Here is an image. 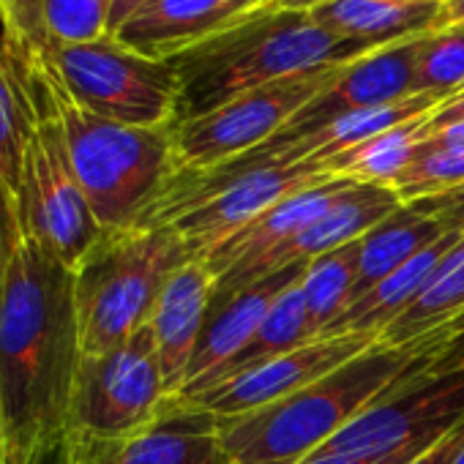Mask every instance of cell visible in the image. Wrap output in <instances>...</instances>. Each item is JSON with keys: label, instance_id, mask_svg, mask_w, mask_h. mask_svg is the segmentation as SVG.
Wrapping results in <instances>:
<instances>
[{"label": "cell", "instance_id": "cell-1", "mask_svg": "<svg viewBox=\"0 0 464 464\" xmlns=\"http://www.w3.org/2000/svg\"><path fill=\"white\" fill-rule=\"evenodd\" d=\"M80 355L74 271L25 241L0 290L4 464H42L63 448Z\"/></svg>", "mask_w": 464, "mask_h": 464}, {"label": "cell", "instance_id": "cell-2", "mask_svg": "<svg viewBox=\"0 0 464 464\" xmlns=\"http://www.w3.org/2000/svg\"><path fill=\"white\" fill-rule=\"evenodd\" d=\"M374 50L380 47L331 34L309 12L268 6L169 61L178 74L175 123L199 118L255 88L334 69Z\"/></svg>", "mask_w": 464, "mask_h": 464}, {"label": "cell", "instance_id": "cell-3", "mask_svg": "<svg viewBox=\"0 0 464 464\" xmlns=\"http://www.w3.org/2000/svg\"><path fill=\"white\" fill-rule=\"evenodd\" d=\"M420 358V342L374 344L309 388L260 410L218 418L232 464H301Z\"/></svg>", "mask_w": 464, "mask_h": 464}, {"label": "cell", "instance_id": "cell-4", "mask_svg": "<svg viewBox=\"0 0 464 464\" xmlns=\"http://www.w3.org/2000/svg\"><path fill=\"white\" fill-rule=\"evenodd\" d=\"M194 260L169 224L104 229L74 268L82 355L107 353L150 323L167 279Z\"/></svg>", "mask_w": 464, "mask_h": 464}, {"label": "cell", "instance_id": "cell-5", "mask_svg": "<svg viewBox=\"0 0 464 464\" xmlns=\"http://www.w3.org/2000/svg\"><path fill=\"white\" fill-rule=\"evenodd\" d=\"M47 53L31 50L47 77L55 112L63 123L69 159L91 210L102 229L131 227L178 172L172 126H123L80 110L55 82Z\"/></svg>", "mask_w": 464, "mask_h": 464}, {"label": "cell", "instance_id": "cell-6", "mask_svg": "<svg viewBox=\"0 0 464 464\" xmlns=\"http://www.w3.org/2000/svg\"><path fill=\"white\" fill-rule=\"evenodd\" d=\"M28 69L39 99V121L25 150L20 183L25 241L39 244L44 252L74 271L91 246L102 238L104 229L96 221L91 202L77 180L63 123L55 112L47 77L34 55H28Z\"/></svg>", "mask_w": 464, "mask_h": 464}, {"label": "cell", "instance_id": "cell-7", "mask_svg": "<svg viewBox=\"0 0 464 464\" xmlns=\"http://www.w3.org/2000/svg\"><path fill=\"white\" fill-rule=\"evenodd\" d=\"M328 178L334 175L314 161L257 167L216 183H186L172 175L134 224H169L183 238L188 255L205 260L271 205Z\"/></svg>", "mask_w": 464, "mask_h": 464}, {"label": "cell", "instance_id": "cell-8", "mask_svg": "<svg viewBox=\"0 0 464 464\" xmlns=\"http://www.w3.org/2000/svg\"><path fill=\"white\" fill-rule=\"evenodd\" d=\"M47 66L61 91L85 112L142 129L172 126L178 115V74L169 61H153L102 36L47 53Z\"/></svg>", "mask_w": 464, "mask_h": 464}, {"label": "cell", "instance_id": "cell-9", "mask_svg": "<svg viewBox=\"0 0 464 464\" xmlns=\"http://www.w3.org/2000/svg\"><path fill=\"white\" fill-rule=\"evenodd\" d=\"M423 355L393 380L366 410L312 456L342 453L391 459L423 453L464 423V369L423 374Z\"/></svg>", "mask_w": 464, "mask_h": 464}, {"label": "cell", "instance_id": "cell-10", "mask_svg": "<svg viewBox=\"0 0 464 464\" xmlns=\"http://www.w3.org/2000/svg\"><path fill=\"white\" fill-rule=\"evenodd\" d=\"M164 399L156 339L145 325L107 353L80 355L63 442L131 434L159 412Z\"/></svg>", "mask_w": 464, "mask_h": 464}, {"label": "cell", "instance_id": "cell-11", "mask_svg": "<svg viewBox=\"0 0 464 464\" xmlns=\"http://www.w3.org/2000/svg\"><path fill=\"white\" fill-rule=\"evenodd\" d=\"M342 66L255 88L199 118L175 123L172 148L178 169H213L260 148L279 134L314 96H320Z\"/></svg>", "mask_w": 464, "mask_h": 464}, {"label": "cell", "instance_id": "cell-12", "mask_svg": "<svg viewBox=\"0 0 464 464\" xmlns=\"http://www.w3.org/2000/svg\"><path fill=\"white\" fill-rule=\"evenodd\" d=\"M61 464H232L218 415L202 404L167 396L159 412L115 440H69Z\"/></svg>", "mask_w": 464, "mask_h": 464}, {"label": "cell", "instance_id": "cell-13", "mask_svg": "<svg viewBox=\"0 0 464 464\" xmlns=\"http://www.w3.org/2000/svg\"><path fill=\"white\" fill-rule=\"evenodd\" d=\"M374 344H377L374 336H361V334L317 336L309 344H301L290 353L274 355L238 374L224 377L221 382H216L213 388H208L191 401L208 407L218 418L244 415L309 388L312 382L328 377L331 372L350 363L353 358H358Z\"/></svg>", "mask_w": 464, "mask_h": 464}, {"label": "cell", "instance_id": "cell-14", "mask_svg": "<svg viewBox=\"0 0 464 464\" xmlns=\"http://www.w3.org/2000/svg\"><path fill=\"white\" fill-rule=\"evenodd\" d=\"M415 50L418 36L344 63L320 96H314L279 134L255 150H276L293 145L342 115L415 96Z\"/></svg>", "mask_w": 464, "mask_h": 464}, {"label": "cell", "instance_id": "cell-15", "mask_svg": "<svg viewBox=\"0 0 464 464\" xmlns=\"http://www.w3.org/2000/svg\"><path fill=\"white\" fill-rule=\"evenodd\" d=\"M306 266L309 263H293L282 271L263 276L260 282L249 285L246 290L236 293L232 298L210 306L205 328H202L197 350H194V358H191V366H188V374H186V382L175 393L178 399L191 401L216 382V377L255 339L271 304L287 287L301 282Z\"/></svg>", "mask_w": 464, "mask_h": 464}, {"label": "cell", "instance_id": "cell-16", "mask_svg": "<svg viewBox=\"0 0 464 464\" xmlns=\"http://www.w3.org/2000/svg\"><path fill=\"white\" fill-rule=\"evenodd\" d=\"M268 6L271 0H148L115 39L153 61H172Z\"/></svg>", "mask_w": 464, "mask_h": 464}, {"label": "cell", "instance_id": "cell-17", "mask_svg": "<svg viewBox=\"0 0 464 464\" xmlns=\"http://www.w3.org/2000/svg\"><path fill=\"white\" fill-rule=\"evenodd\" d=\"M404 199L391 186L358 183L353 180L312 224H306L298 236L285 241L276 252H271L255 271L252 285L263 276L282 271L293 263H312L314 257L342 249L363 238L372 227L399 210Z\"/></svg>", "mask_w": 464, "mask_h": 464}, {"label": "cell", "instance_id": "cell-18", "mask_svg": "<svg viewBox=\"0 0 464 464\" xmlns=\"http://www.w3.org/2000/svg\"><path fill=\"white\" fill-rule=\"evenodd\" d=\"M216 276L202 260H188L164 285L153 314L150 331L159 350V363L167 385V396H175L188 374L199 334L205 328Z\"/></svg>", "mask_w": 464, "mask_h": 464}, {"label": "cell", "instance_id": "cell-19", "mask_svg": "<svg viewBox=\"0 0 464 464\" xmlns=\"http://www.w3.org/2000/svg\"><path fill=\"white\" fill-rule=\"evenodd\" d=\"M461 232H445L440 241H434L426 252L410 260L404 268L374 285L369 293L355 298L320 336H342V334H361V336H380L391 328V323L410 306V301L420 293L429 276L440 268V263L459 246Z\"/></svg>", "mask_w": 464, "mask_h": 464}, {"label": "cell", "instance_id": "cell-20", "mask_svg": "<svg viewBox=\"0 0 464 464\" xmlns=\"http://www.w3.org/2000/svg\"><path fill=\"white\" fill-rule=\"evenodd\" d=\"M442 0H331L309 12L342 39L388 47L437 28Z\"/></svg>", "mask_w": 464, "mask_h": 464}, {"label": "cell", "instance_id": "cell-21", "mask_svg": "<svg viewBox=\"0 0 464 464\" xmlns=\"http://www.w3.org/2000/svg\"><path fill=\"white\" fill-rule=\"evenodd\" d=\"M445 232L448 229L415 213L410 205L393 210L388 218L372 227L363 238H358V279H355L353 301L369 293L391 274H396L399 268H404L434 241H440Z\"/></svg>", "mask_w": 464, "mask_h": 464}, {"label": "cell", "instance_id": "cell-22", "mask_svg": "<svg viewBox=\"0 0 464 464\" xmlns=\"http://www.w3.org/2000/svg\"><path fill=\"white\" fill-rule=\"evenodd\" d=\"M39 121V99L23 55L0 44V178L20 191L23 164Z\"/></svg>", "mask_w": 464, "mask_h": 464}, {"label": "cell", "instance_id": "cell-23", "mask_svg": "<svg viewBox=\"0 0 464 464\" xmlns=\"http://www.w3.org/2000/svg\"><path fill=\"white\" fill-rule=\"evenodd\" d=\"M426 123L429 115L407 121L396 129H388L339 156H331L323 161V169L328 175L350 178L358 183H374V186H391L404 175V169L418 159V150L426 140Z\"/></svg>", "mask_w": 464, "mask_h": 464}, {"label": "cell", "instance_id": "cell-24", "mask_svg": "<svg viewBox=\"0 0 464 464\" xmlns=\"http://www.w3.org/2000/svg\"><path fill=\"white\" fill-rule=\"evenodd\" d=\"M461 312H464V246L459 241V246L440 263V268L429 276L420 293L410 301V306L380 336V344L385 347L410 344L426 334L440 331Z\"/></svg>", "mask_w": 464, "mask_h": 464}, {"label": "cell", "instance_id": "cell-25", "mask_svg": "<svg viewBox=\"0 0 464 464\" xmlns=\"http://www.w3.org/2000/svg\"><path fill=\"white\" fill-rule=\"evenodd\" d=\"M312 339H317V328L312 323V312H309V304H306V295L301 290V282L287 287L268 309L263 325L257 328L255 339L238 353V358L232 361L218 377L216 382H221L224 377H232L238 374L260 361H268L274 355H282V353H290L301 344H309ZM213 382V385H216ZM210 385V388H213ZM205 393V391H202Z\"/></svg>", "mask_w": 464, "mask_h": 464}, {"label": "cell", "instance_id": "cell-26", "mask_svg": "<svg viewBox=\"0 0 464 464\" xmlns=\"http://www.w3.org/2000/svg\"><path fill=\"white\" fill-rule=\"evenodd\" d=\"M355 279H358V241L325 252L306 266L301 276V290L306 295L317 336L350 306Z\"/></svg>", "mask_w": 464, "mask_h": 464}, {"label": "cell", "instance_id": "cell-27", "mask_svg": "<svg viewBox=\"0 0 464 464\" xmlns=\"http://www.w3.org/2000/svg\"><path fill=\"white\" fill-rule=\"evenodd\" d=\"M464 91V25H445L418 36L415 93L450 99Z\"/></svg>", "mask_w": 464, "mask_h": 464}, {"label": "cell", "instance_id": "cell-28", "mask_svg": "<svg viewBox=\"0 0 464 464\" xmlns=\"http://www.w3.org/2000/svg\"><path fill=\"white\" fill-rule=\"evenodd\" d=\"M112 0H42V23L55 47L107 36Z\"/></svg>", "mask_w": 464, "mask_h": 464}, {"label": "cell", "instance_id": "cell-29", "mask_svg": "<svg viewBox=\"0 0 464 464\" xmlns=\"http://www.w3.org/2000/svg\"><path fill=\"white\" fill-rule=\"evenodd\" d=\"M464 183V145L453 148H423L418 159L393 183L404 202Z\"/></svg>", "mask_w": 464, "mask_h": 464}, {"label": "cell", "instance_id": "cell-30", "mask_svg": "<svg viewBox=\"0 0 464 464\" xmlns=\"http://www.w3.org/2000/svg\"><path fill=\"white\" fill-rule=\"evenodd\" d=\"M415 342H420V355L426 361V366L420 369L423 374L461 372L464 369V312L456 314L440 331L426 334Z\"/></svg>", "mask_w": 464, "mask_h": 464}, {"label": "cell", "instance_id": "cell-31", "mask_svg": "<svg viewBox=\"0 0 464 464\" xmlns=\"http://www.w3.org/2000/svg\"><path fill=\"white\" fill-rule=\"evenodd\" d=\"M23 244H25V227H23L20 191L0 178V290H4V279Z\"/></svg>", "mask_w": 464, "mask_h": 464}, {"label": "cell", "instance_id": "cell-32", "mask_svg": "<svg viewBox=\"0 0 464 464\" xmlns=\"http://www.w3.org/2000/svg\"><path fill=\"white\" fill-rule=\"evenodd\" d=\"M4 34L34 44H53L42 23V0H0Z\"/></svg>", "mask_w": 464, "mask_h": 464}, {"label": "cell", "instance_id": "cell-33", "mask_svg": "<svg viewBox=\"0 0 464 464\" xmlns=\"http://www.w3.org/2000/svg\"><path fill=\"white\" fill-rule=\"evenodd\" d=\"M404 205H410L415 213L437 221L448 232H453V229L464 232V183L426 194V197H418V199H410Z\"/></svg>", "mask_w": 464, "mask_h": 464}, {"label": "cell", "instance_id": "cell-34", "mask_svg": "<svg viewBox=\"0 0 464 464\" xmlns=\"http://www.w3.org/2000/svg\"><path fill=\"white\" fill-rule=\"evenodd\" d=\"M461 445H464V423L456 426L453 431H448L445 437H440L431 448H426L407 464H450L456 459V453L461 450Z\"/></svg>", "mask_w": 464, "mask_h": 464}, {"label": "cell", "instance_id": "cell-35", "mask_svg": "<svg viewBox=\"0 0 464 464\" xmlns=\"http://www.w3.org/2000/svg\"><path fill=\"white\" fill-rule=\"evenodd\" d=\"M459 121H464V91L456 93V96H450V99H445V102L429 115L426 131L434 134V131H440V129H445V126H453V123H459ZM429 134H426V137H429Z\"/></svg>", "mask_w": 464, "mask_h": 464}, {"label": "cell", "instance_id": "cell-36", "mask_svg": "<svg viewBox=\"0 0 464 464\" xmlns=\"http://www.w3.org/2000/svg\"><path fill=\"white\" fill-rule=\"evenodd\" d=\"M418 453L410 456H391V459H363V456H342V453H325V456H309L301 464H407Z\"/></svg>", "mask_w": 464, "mask_h": 464}, {"label": "cell", "instance_id": "cell-37", "mask_svg": "<svg viewBox=\"0 0 464 464\" xmlns=\"http://www.w3.org/2000/svg\"><path fill=\"white\" fill-rule=\"evenodd\" d=\"M148 0H112V9H110V25H107V36H115Z\"/></svg>", "mask_w": 464, "mask_h": 464}, {"label": "cell", "instance_id": "cell-38", "mask_svg": "<svg viewBox=\"0 0 464 464\" xmlns=\"http://www.w3.org/2000/svg\"><path fill=\"white\" fill-rule=\"evenodd\" d=\"M445 25H464V0H442L437 28Z\"/></svg>", "mask_w": 464, "mask_h": 464}, {"label": "cell", "instance_id": "cell-39", "mask_svg": "<svg viewBox=\"0 0 464 464\" xmlns=\"http://www.w3.org/2000/svg\"><path fill=\"white\" fill-rule=\"evenodd\" d=\"M325 4H331V0H271L274 9H287V12H314Z\"/></svg>", "mask_w": 464, "mask_h": 464}, {"label": "cell", "instance_id": "cell-40", "mask_svg": "<svg viewBox=\"0 0 464 464\" xmlns=\"http://www.w3.org/2000/svg\"><path fill=\"white\" fill-rule=\"evenodd\" d=\"M450 464H464V445H461V450L456 453V459H453Z\"/></svg>", "mask_w": 464, "mask_h": 464}, {"label": "cell", "instance_id": "cell-41", "mask_svg": "<svg viewBox=\"0 0 464 464\" xmlns=\"http://www.w3.org/2000/svg\"><path fill=\"white\" fill-rule=\"evenodd\" d=\"M0 453H4V418H0Z\"/></svg>", "mask_w": 464, "mask_h": 464}, {"label": "cell", "instance_id": "cell-42", "mask_svg": "<svg viewBox=\"0 0 464 464\" xmlns=\"http://www.w3.org/2000/svg\"><path fill=\"white\" fill-rule=\"evenodd\" d=\"M461 246H464V232H461Z\"/></svg>", "mask_w": 464, "mask_h": 464}, {"label": "cell", "instance_id": "cell-43", "mask_svg": "<svg viewBox=\"0 0 464 464\" xmlns=\"http://www.w3.org/2000/svg\"><path fill=\"white\" fill-rule=\"evenodd\" d=\"M0 464H4V461H0Z\"/></svg>", "mask_w": 464, "mask_h": 464}]
</instances>
